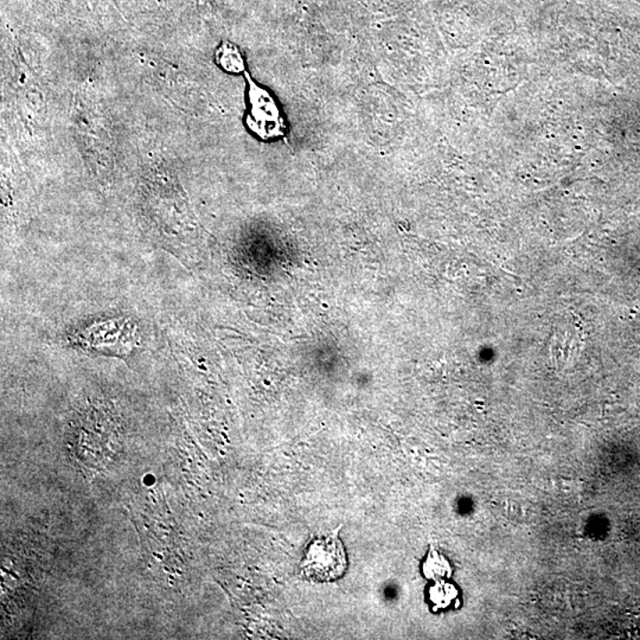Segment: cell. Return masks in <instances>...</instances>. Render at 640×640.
Masks as SVG:
<instances>
[{"label": "cell", "instance_id": "1", "mask_svg": "<svg viewBox=\"0 0 640 640\" xmlns=\"http://www.w3.org/2000/svg\"><path fill=\"white\" fill-rule=\"evenodd\" d=\"M247 81L248 114L245 124L249 130L262 140H276L286 134L283 110L272 92L259 84L248 73Z\"/></svg>", "mask_w": 640, "mask_h": 640}, {"label": "cell", "instance_id": "5", "mask_svg": "<svg viewBox=\"0 0 640 640\" xmlns=\"http://www.w3.org/2000/svg\"><path fill=\"white\" fill-rule=\"evenodd\" d=\"M458 590L453 585L437 580L436 585L429 590L430 600L437 608H446L457 599Z\"/></svg>", "mask_w": 640, "mask_h": 640}, {"label": "cell", "instance_id": "3", "mask_svg": "<svg viewBox=\"0 0 640 640\" xmlns=\"http://www.w3.org/2000/svg\"><path fill=\"white\" fill-rule=\"evenodd\" d=\"M215 62L224 73L241 75L247 73L245 60L237 45L229 41H224L217 46Z\"/></svg>", "mask_w": 640, "mask_h": 640}, {"label": "cell", "instance_id": "2", "mask_svg": "<svg viewBox=\"0 0 640 640\" xmlns=\"http://www.w3.org/2000/svg\"><path fill=\"white\" fill-rule=\"evenodd\" d=\"M340 526L316 537L305 550L300 564L302 574L315 581L327 582L340 578L348 568L347 553L340 539Z\"/></svg>", "mask_w": 640, "mask_h": 640}, {"label": "cell", "instance_id": "4", "mask_svg": "<svg viewBox=\"0 0 640 640\" xmlns=\"http://www.w3.org/2000/svg\"><path fill=\"white\" fill-rule=\"evenodd\" d=\"M423 574L427 579L440 580L443 578H450L452 569L450 564L443 555L437 553L436 549H430L428 556L425 564H423Z\"/></svg>", "mask_w": 640, "mask_h": 640}]
</instances>
